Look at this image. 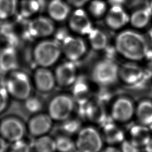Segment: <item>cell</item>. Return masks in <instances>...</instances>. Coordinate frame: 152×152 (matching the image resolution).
<instances>
[{"mask_svg":"<svg viewBox=\"0 0 152 152\" xmlns=\"http://www.w3.org/2000/svg\"><path fill=\"white\" fill-rule=\"evenodd\" d=\"M104 151H119V150L116 149L115 147L109 146L107 148H106Z\"/></svg>","mask_w":152,"mask_h":152,"instance_id":"b9f144b4","label":"cell"},{"mask_svg":"<svg viewBox=\"0 0 152 152\" xmlns=\"http://www.w3.org/2000/svg\"><path fill=\"white\" fill-rule=\"evenodd\" d=\"M115 48L126 59L138 61L144 59L150 45L142 34L132 30H125L117 35Z\"/></svg>","mask_w":152,"mask_h":152,"instance_id":"6da1fadb","label":"cell"},{"mask_svg":"<svg viewBox=\"0 0 152 152\" xmlns=\"http://www.w3.org/2000/svg\"><path fill=\"white\" fill-rule=\"evenodd\" d=\"M28 32L35 38L46 37L55 31V25L50 17L39 16L33 19L28 24Z\"/></svg>","mask_w":152,"mask_h":152,"instance_id":"5bb4252c","label":"cell"},{"mask_svg":"<svg viewBox=\"0 0 152 152\" xmlns=\"http://www.w3.org/2000/svg\"><path fill=\"white\" fill-rule=\"evenodd\" d=\"M152 17V8L150 5L138 9L130 15L129 23L136 28L145 27L149 23Z\"/></svg>","mask_w":152,"mask_h":152,"instance_id":"603a6c76","label":"cell"},{"mask_svg":"<svg viewBox=\"0 0 152 152\" xmlns=\"http://www.w3.org/2000/svg\"><path fill=\"white\" fill-rule=\"evenodd\" d=\"M152 77L150 70H145L140 66L134 64H124L119 69V78L128 86H138L147 81Z\"/></svg>","mask_w":152,"mask_h":152,"instance_id":"ba28073f","label":"cell"},{"mask_svg":"<svg viewBox=\"0 0 152 152\" xmlns=\"http://www.w3.org/2000/svg\"><path fill=\"white\" fill-rule=\"evenodd\" d=\"M70 6L75 8H83L84 5L88 4L90 0H65Z\"/></svg>","mask_w":152,"mask_h":152,"instance_id":"d590c367","label":"cell"},{"mask_svg":"<svg viewBox=\"0 0 152 152\" xmlns=\"http://www.w3.org/2000/svg\"><path fill=\"white\" fill-rule=\"evenodd\" d=\"M33 83L39 91L49 92L55 87L56 83L55 75L48 68L39 66L34 72Z\"/></svg>","mask_w":152,"mask_h":152,"instance_id":"2e32d148","label":"cell"},{"mask_svg":"<svg viewBox=\"0 0 152 152\" xmlns=\"http://www.w3.org/2000/svg\"><path fill=\"white\" fill-rule=\"evenodd\" d=\"M34 149L39 152H52L56 150L55 139L43 135L36 137L33 144Z\"/></svg>","mask_w":152,"mask_h":152,"instance_id":"484cf974","label":"cell"},{"mask_svg":"<svg viewBox=\"0 0 152 152\" xmlns=\"http://www.w3.org/2000/svg\"><path fill=\"white\" fill-rule=\"evenodd\" d=\"M42 0H26L22 5V14L26 17H29L40 11L42 7Z\"/></svg>","mask_w":152,"mask_h":152,"instance_id":"f546056e","label":"cell"},{"mask_svg":"<svg viewBox=\"0 0 152 152\" xmlns=\"http://www.w3.org/2000/svg\"><path fill=\"white\" fill-rule=\"evenodd\" d=\"M56 150L62 152H71L75 151L76 148L75 142L66 135H60L55 138Z\"/></svg>","mask_w":152,"mask_h":152,"instance_id":"f1b7e54d","label":"cell"},{"mask_svg":"<svg viewBox=\"0 0 152 152\" xmlns=\"http://www.w3.org/2000/svg\"><path fill=\"white\" fill-rule=\"evenodd\" d=\"M18 0H0V20L12 17L18 8Z\"/></svg>","mask_w":152,"mask_h":152,"instance_id":"4316f807","label":"cell"},{"mask_svg":"<svg viewBox=\"0 0 152 152\" xmlns=\"http://www.w3.org/2000/svg\"><path fill=\"white\" fill-rule=\"evenodd\" d=\"M104 16L106 24L113 30L121 29L129 23L130 15L123 5H111Z\"/></svg>","mask_w":152,"mask_h":152,"instance_id":"4fadbf2b","label":"cell"},{"mask_svg":"<svg viewBox=\"0 0 152 152\" xmlns=\"http://www.w3.org/2000/svg\"><path fill=\"white\" fill-rule=\"evenodd\" d=\"M74 108L73 97L65 94L55 96L48 105V114L53 120L64 121L71 116Z\"/></svg>","mask_w":152,"mask_h":152,"instance_id":"8992f818","label":"cell"},{"mask_svg":"<svg viewBox=\"0 0 152 152\" xmlns=\"http://www.w3.org/2000/svg\"><path fill=\"white\" fill-rule=\"evenodd\" d=\"M125 1V0H109V3L110 5H123Z\"/></svg>","mask_w":152,"mask_h":152,"instance_id":"f35d334b","label":"cell"},{"mask_svg":"<svg viewBox=\"0 0 152 152\" xmlns=\"http://www.w3.org/2000/svg\"><path fill=\"white\" fill-rule=\"evenodd\" d=\"M145 150L147 151H152V137L150 140L149 142L144 147Z\"/></svg>","mask_w":152,"mask_h":152,"instance_id":"60d3db41","label":"cell"},{"mask_svg":"<svg viewBox=\"0 0 152 152\" xmlns=\"http://www.w3.org/2000/svg\"><path fill=\"white\" fill-rule=\"evenodd\" d=\"M52 120L49 114L41 113L34 114L27 123V130L34 137L45 135L52 128Z\"/></svg>","mask_w":152,"mask_h":152,"instance_id":"9a60e30c","label":"cell"},{"mask_svg":"<svg viewBox=\"0 0 152 152\" xmlns=\"http://www.w3.org/2000/svg\"><path fill=\"white\" fill-rule=\"evenodd\" d=\"M150 6V7L152 8V0H151V2H150V5H149Z\"/></svg>","mask_w":152,"mask_h":152,"instance_id":"7bdbcfd3","label":"cell"},{"mask_svg":"<svg viewBox=\"0 0 152 152\" xmlns=\"http://www.w3.org/2000/svg\"><path fill=\"white\" fill-rule=\"evenodd\" d=\"M139 124L152 126V100L144 99L139 102L135 111Z\"/></svg>","mask_w":152,"mask_h":152,"instance_id":"7402d4cb","label":"cell"},{"mask_svg":"<svg viewBox=\"0 0 152 152\" xmlns=\"http://www.w3.org/2000/svg\"><path fill=\"white\" fill-rule=\"evenodd\" d=\"M61 128L65 135H72L80 130V123L77 119H69L68 118L64 121Z\"/></svg>","mask_w":152,"mask_h":152,"instance_id":"1f68e13d","label":"cell"},{"mask_svg":"<svg viewBox=\"0 0 152 152\" xmlns=\"http://www.w3.org/2000/svg\"><path fill=\"white\" fill-rule=\"evenodd\" d=\"M75 145L80 151L97 152L102 148L103 138L95 128L86 126L79 131Z\"/></svg>","mask_w":152,"mask_h":152,"instance_id":"5b68a950","label":"cell"},{"mask_svg":"<svg viewBox=\"0 0 152 152\" xmlns=\"http://www.w3.org/2000/svg\"><path fill=\"white\" fill-rule=\"evenodd\" d=\"M10 98L11 97L5 87H0V114L7 109Z\"/></svg>","mask_w":152,"mask_h":152,"instance_id":"d6a6232c","label":"cell"},{"mask_svg":"<svg viewBox=\"0 0 152 152\" xmlns=\"http://www.w3.org/2000/svg\"><path fill=\"white\" fill-rule=\"evenodd\" d=\"M5 88L11 98L24 101L31 94L32 83L26 72L16 69L8 74Z\"/></svg>","mask_w":152,"mask_h":152,"instance_id":"7a4b0ae2","label":"cell"},{"mask_svg":"<svg viewBox=\"0 0 152 152\" xmlns=\"http://www.w3.org/2000/svg\"><path fill=\"white\" fill-rule=\"evenodd\" d=\"M87 35L90 45L94 50H104L107 46V36L102 30L93 28Z\"/></svg>","mask_w":152,"mask_h":152,"instance_id":"d4e9b609","label":"cell"},{"mask_svg":"<svg viewBox=\"0 0 152 152\" xmlns=\"http://www.w3.org/2000/svg\"><path fill=\"white\" fill-rule=\"evenodd\" d=\"M83 109L84 114L87 119L97 123H103L106 114L103 104L99 102H88L81 105Z\"/></svg>","mask_w":152,"mask_h":152,"instance_id":"ffe728a7","label":"cell"},{"mask_svg":"<svg viewBox=\"0 0 152 152\" xmlns=\"http://www.w3.org/2000/svg\"><path fill=\"white\" fill-rule=\"evenodd\" d=\"M23 102L25 109L30 113L34 115L38 113L42 108L41 100L36 97L30 96Z\"/></svg>","mask_w":152,"mask_h":152,"instance_id":"4dcf8cb0","label":"cell"},{"mask_svg":"<svg viewBox=\"0 0 152 152\" xmlns=\"http://www.w3.org/2000/svg\"><path fill=\"white\" fill-rule=\"evenodd\" d=\"M26 130L27 126L17 117L8 116L0 121V135L11 144L23 139Z\"/></svg>","mask_w":152,"mask_h":152,"instance_id":"52a82bcc","label":"cell"},{"mask_svg":"<svg viewBox=\"0 0 152 152\" xmlns=\"http://www.w3.org/2000/svg\"><path fill=\"white\" fill-rule=\"evenodd\" d=\"M146 38L149 43V45H150L151 46H152V28L148 31Z\"/></svg>","mask_w":152,"mask_h":152,"instance_id":"ab89813d","label":"cell"},{"mask_svg":"<svg viewBox=\"0 0 152 152\" xmlns=\"http://www.w3.org/2000/svg\"><path fill=\"white\" fill-rule=\"evenodd\" d=\"M119 67L113 59L106 58L98 61L92 69V78L100 86H111L119 78Z\"/></svg>","mask_w":152,"mask_h":152,"instance_id":"277c9868","label":"cell"},{"mask_svg":"<svg viewBox=\"0 0 152 152\" xmlns=\"http://www.w3.org/2000/svg\"><path fill=\"white\" fill-rule=\"evenodd\" d=\"M61 46L66 58L73 62L83 57L87 50L86 43L82 38L69 34L62 41Z\"/></svg>","mask_w":152,"mask_h":152,"instance_id":"30bf717a","label":"cell"},{"mask_svg":"<svg viewBox=\"0 0 152 152\" xmlns=\"http://www.w3.org/2000/svg\"><path fill=\"white\" fill-rule=\"evenodd\" d=\"M61 53V46L58 42L55 39H46L36 44L33 51V57L38 66L48 68L57 62Z\"/></svg>","mask_w":152,"mask_h":152,"instance_id":"3957f363","label":"cell"},{"mask_svg":"<svg viewBox=\"0 0 152 152\" xmlns=\"http://www.w3.org/2000/svg\"><path fill=\"white\" fill-rule=\"evenodd\" d=\"M56 83L61 87L72 86L77 79V69L74 62L68 61L60 64L55 69Z\"/></svg>","mask_w":152,"mask_h":152,"instance_id":"7c38bea8","label":"cell"},{"mask_svg":"<svg viewBox=\"0 0 152 152\" xmlns=\"http://www.w3.org/2000/svg\"><path fill=\"white\" fill-rule=\"evenodd\" d=\"M107 10V4L104 0H91L88 2V11L95 18L104 16Z\"/></svg>","mask_w":152,"mask_h":152,"instance_id":"83f0119b","label":"cell"},{"mask_svg":"<svg viewBox=\"0 0 152 152\" xmlns=\"http://www.w3.org/2000/svg\"><path fill=\"white\" fill-rule=\"evenodd\" d=\"M72 96L80 105L86 104L88 102L90 96V90L87 82L84 80H77L72 84Z\"/></svg>","mask_w":152,"mask_h":152,"instance_id":"cb8c5ba5","label":"cell"},{"mask_svg":"<svg viewBox=\"0 0 152 152\" xmlns=\"http://www.w3.org/2000/svg\"><path fill=\"white\" fill-rule=\"evenodd\" d=\"M103 137L109 144L121 143L124 140V134L122 129L113 122L103 124Z\"/></svg>","mask_w":152,"mask_h":152,"instance_id":"44dd1931","label":"cell"},{"mask_svg":"<svg viewBox=\"0 0 152 152\" xmlns=\"http://www.w3.org/2000/svg\"><path fill=\"white\" fill-rule=\"evenodd\" d=\"M135 111L132 100L126 97H121L113 102L111 108V116L116 122L124 123L131 119Z\"/></svg>","mask_w":152,"mask_h":152,"instance_id":"8fae6325","label":"cell"},{"mask_svg":"<svg viewBox=\"0 0 152 152\" xmlns=\"http://www.w3.org/2000/svg\"><path fill=\"white\" fill-rule=\"evenodd\" d=\"M10 148L13 151H28L30 150V146L22 139L11 143Z\"/></svg>","mask_w":152,"mask_h":152,"instance_id":"836d02e7","label":"cell"},{"mask_svg":"<svg viewBox=\"0 0 152 152\" xmlns=\"http://www.w3.org/2000/svg\"><path fill=\"white\" fill-rule=\"evenodd\" d=\"M121 151L125 152H131V151H137L139 150L138 148L136 147L130 140L125 141L124 140L121 142Z\"/></svg>","mask_w":152,"mask_h":152,"instance_id":"e575fe53","label":"cell"},{"mask_svg":"<svg viewBox=\"0 0 152 152\" xmlns=\"http://www.w3.org/2000/svg\"><path fill=\"white\" fill-rule=\"evenodd\" d=\"M9 148V142L0 135V152H5Z\"/></svg>","mask_w":152,"mask_h":152,"instance_id":"8d00e7d4","label":"cell"},{"mask_svg":"<svg viewBox=\"0 0 152 152\" xmlns=\"http://www.w3.org/2000/svg\"><path fill=\"white\" fill-rule=\"evenodd\" d=\"M47 11L49 17L58 22L65 21L71 14L70 5L65 0H50Z\"/></svg>","mask_w":152,"mask_h":152,"instance_id":"e0dca14e","label":"cell"},{"mask_svg":"<svg viewBox=\"0 0 152 152\" xmlns=\"http://www.w3.org/2000/svg\"><path fill=\"white\" fill-rule=\"evenodd\" d=\"M144 59L147 61L149 66L152 67V46L148 48Z\"/></svg>","mask_w":152,"mask_h":152,"instance_id":"74e56055","label":"cell"},{"mask_svg":"<svg viewBox=\"0 0 152 152\" xmlns=\"http://www.w3.org/2000/svg\"><path fill=\"white\" fill-rule=\"evenodd\" d=\"M68 26L73 32L80 35H87L93 28L89 15L82 8H75L70 14Z\"/></svg>","mask_w":152,"mask_h":152,"instance_id":"9c48e42d","label":"cell"},{"mask_svg":"<svg viewBox=\"0 0 152 152\" xmlns=\"http://www.w3.org/2000/svg\"><path fill=\"white\" fill-rule=\"evenodd\" d=\"M18 56L14 49L6 48L0 50V72L8 74L17 69Z\"/></svg>","mask_w":152,"mask_h":152,"instance_id":"d6986e66","label":"cell"},{"mask_svg":"<svg viewBox=\"0 0 152 152\" xmlns=\"http://www.w3.org/2000/svg\"><path fill=\"white\" fill-rule=\"evenodd\" d=\"M129 136L130 141L138 148L144 147L152 137L150 128L141 124L130 128Z\"/></svg>","mask_w":152,"mask_h":152,"instance_id":"ac0fdd59","label":"cell"}]
</instances>
